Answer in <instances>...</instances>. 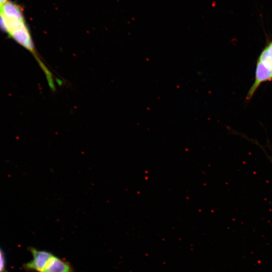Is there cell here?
<instances>
[{
    "label": "cell",
    "instance_id": "obj_2",
    "mask_svg": "<svg viewBox=\"0 0 272 272\" xmlns=\"http://www.w3.org/2000/svg\"><path fill=\"white\" fill-rule=\"evenodd\" d=\"M29 249L32 254V259L23 264V268L27 271L43 272L53 254L49 251L34 247H30Z\"/></svg>",
    "mask_w": 272,
    "mask_h": 272
},
{
    "label": "cell",
    "instance_id": "obj_5",
    "mask_svg": "<svg viewBox=\"0 0 272 272\" xmlns=\"http://www.w3.org/2000/svg\"><path fill=\"white\" fill-rule=\"evenodd\" d=\"M258 60L272 70V41L267 44L261 52Z\"/></svg>",
    "mask_w": 272,
    "mask_h": 272
},
{
    "label": "cell",
    "instance_id": "obj_1",
    "mask_svg": "<svg viewBox=\"0 0 272 272\" xmlns=\"http://www.w3.org/2000/svg\"><path fill=\"white\" fill-rule=\"evenodd\" d=\"M0 29L30 51L40 67L44 66L36 52L20 6L9 1L0 8Z\"/></svg>",
    "mask_w": 272,
    "mask_h": 272
},
{
    "label": "cell",
    "instance_id": "obj_6",
    "mask_svg": "<svg viewBox=\"0 0 272 272\" xmlns=\"http://www.w3.org/2000/svg\"><path fill=\"white\" fill-rule=\"evenodd\" d=\"M6 268V261L4 253L0 248V272H4Z\"/></svg>",
    "mask_w": 272,
    "mask_h": 272
},
{
    "label": "cell",
    "instance_id": "obj_4",
    "mask_svg": "<svg viewBox=\"0 0 272 272\" xmlns=\"http://www.w3.org/2000/svg\"><path fill=\"white\" fill-rule=\"evenodd\" d=\"M43 272H75L72 264L54 255L48 261Z\"/></svg>",
    "mask_w": 272,
    "mask_h": 272
},
{
    "label": "cell",
    "instance_id": "obj_7",
    "mask_svg": "<svg viewBox=\"0 0 272 272\" xmlns=\"http://www.w3.org/2000/svg\"><path fill=\"white\" fill-rule=\"evenodd\" d=\"M8 0H0V8L8 2Z\"/></svg>",
    "mask_w": 272,
    "mask_h": 272
},
{
    "label": "cell",
    "instance_id": "obj_3",
    "mask_svg": "<svg viewBox=\"0 0 272 272\" xmlns=\"http://www.w3.org/2000/svg\"><path fill=\"white\" fill-rule=\"evenodd\" d=\"M269 80H272V70L267 67L258 60L255 72V79L247 93L246 100L251 99L262 82Z\"/></svg>",
    "mask_w": 272,
    "mask_h": 272
}]
</instances>
